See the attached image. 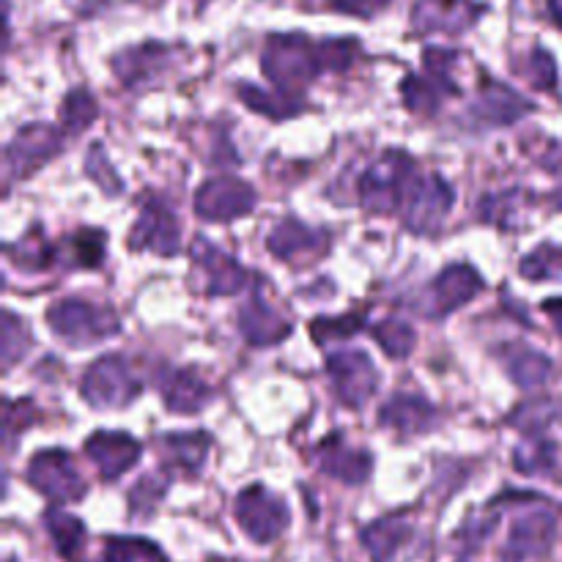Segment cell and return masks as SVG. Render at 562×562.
Instances as JSON below:
<instances>
[{
	"label": "cell",
	"instance_id": "8992f818",
	"mask_svg": "<svg viewBox=\"0 0 562 562\" xmlns=\"http://www.w3.org/2000/svg\"><path fill=\"white\" fill-rule=\"evenodd\" d=\"M27 483L53 503H80L88 488L66 450H42L33 456L27 464Z\"/></svg>",
	"mask_w": 562,
	"mask_h": 562
},
{
	"label": "cell",
	"instance_id": "7a4b0ae2",
	"mask_svg": "<svg viewBox=\"0 0 562 562\" xmlns=\"http://www.w3.org/2000/svg\"><path fill=\"white\" fill-rule=\"evenodd\" d=\"M417 176V165L409 154L387 151L360 176V203L373 214H387L401 209L406 190Z\"/></svg>",
	"mask_w": 562,
	"mask_h": 562
},
{
	"label": "cell",
	"instance_id": "ac0fdd59",
	"mask_svg": "<svg viewBox=\"0 0 562 562\" xmlns=\"http://www.w3.org/2000/svg\"><path fill=\"white\" fill-rule=\"evenodd\" d=\"M316 464L327 472L329 477L340 483H349V486H360L368 481L373 470V459L366 450H355L351 445H346L340 437H327L316 448Z\"/></svg>",
	"mask_w": 562,
	"mask_h": 562
},
{
	"label": "cell",
	"instance_id": "277c9868",
	"mask_svg": "<svg viewBox=\"0 0 562 562\" xmlns=\"http://www.w3.org/2000/svg\"><path fill=\"white\" fill-rule=\"evenodd\" d=\"M82 398L93 409H124L140 395V382L124 357H102L82 376Z\"/></svg>",
	"mask_w": 562,
	"mask_h": 562
},
{
	"label": "cell",
	"instance_id": "603a6c76",
	"mask_svg": "<svg viewBox=\"0 0 562 562\" xmlns=\"http://www.w3.org/2000/svg\"><path fill=\"white\" fill-rule=\"evenodd\" d=\"M379 423L398 434H426L437 426V409L420 395H395L382 406Z\"/></svg>",
	"mask_w": 562,
	"mask_h": 562
},
{
	"label": "cell",
	"instance_id": "9c48e42d",
	"mask_svg": "<svg viewBox=\"0 0 562 562\" xmlns=\"http://www.w3.org/2000/svg\"><path fill=\"white\" fill-rule=\"evenodd\" d=\"M236 521L247 538L256 543H269L289 527V508L269 488L250 486L236 497Z\"/></svg>",
	"mask_w": 562,
	"mask_h": 562
},
{
	"label": "cell",
	"instance_id": "1f68e13d",
	"mask_svg": "<svg viewBox=\"0 0 562 562\" xmlns=\"http://www.w3.org/2000/svg\"><path fill=\"white\" fill-rule=\"evenodd\" d=\"M373 338L376 344L382 346V351L393 360H404V357L412 355L417 344V335L415 329L409 327L406 322H398V318H384L373 327Z\"/></svg>",
	"mask_w": 562,
	"mask_h": 562
},
{
	"label": "cell",
	"instance_id": "3957f363",
	"mask_svg": "<svg viewBox=\"0 0 562 562\" xmlns=\"http://www.w3.org/2000/svg\"><path fill=\"white\" fill-rule=\"evenodd\" d=\"M47 322L49 329L75 349L99 344L119 333V318L110 307H99L82 300H64L53 305L47 311Z\"/></svg>",
	"mask_w": 562,
	"mask_h": 562
},
{
	"label": "cell",
	"instance_id": "5bb4252c",
	"mask_svg": "<svg viewBox=\"0 0 562 562\" xmlns=\"http://www.w3.org/2000/svg\"><path fill=\"white\" fill-rule=\"evenodd\" d=\"M267 247L278 261L313 263L329 250V236L324 231L307 228L300 220H283L272 228Z\"/></svg>",
	"mask_w": 562,
	"mask_h": 562
},
{
	"label": "cell",
	"instance_id": "d590c367",
	"mask_svg": "<svg viewBox=\"0 0 562 562\" xmlns=\"http://www.w3.org/2000/svg\"><path fill=\"white\" fill-rule=\"evenodd\" d=\"M27 349H31V333H27L25 322L16 318L11 311H5L3 324H0V351H3L5 371H9L16 360H22Z\"/></svg>",
	"mask_w": 562,
	"mask_h": 562
},
{
	"label": "cell",
	"instance_id": "9a60e30c",
	"mask_svg": "<svg viewBox=\"0 0 562 562\" xmlns=\"http://www.w3.org/2000/svg\"><path fill=\"white\" fill-rule=\"evenodd\" d=\"M192 261L203 272L209 296H234L247 285V269L203 236H198L192 245Z\"/></svg>",
	"mask_w": 562,
	"mask_h": 562
},
{
	"label": "cell",
	"instance_id": "7bdbcfd3",
	"mask_svg": "<svg viewBox=\"0 0 562 562\" xmlns=\"http://www.w3.org/2000/svg\"><path fill=\"white\" fill-rule=\"evenodd\" d=\"M335 11H344V14H355L368 20V16L379 14V11L387 9L390 0H327Z\"/></svg>",
	"mask_w": 562,
	"mask_h": 562
},
{
	"label": "cell",
	"instance_id": "74e56055",
	"mask_svg": "<svg viewBox=\"0 0 562 562\" xmlns=\"http://www.w3.org/2000/svg\"><path fill=\"white\" fill-rule=\"evenodd\" d=\"M86 173L88 179L93 181L97 187H102L104 195H121V190H124V181L119 179V173L113 170V165H110V159L104 157L102 146L99 143H93L91 151H88L86 157Z\"/></svg>",
	"mask_w": 562,
	"mask_h": 562
},
{
	"label": "cell",
	"instance_id": "ab89813d",
	"mask_svg": "<svg viewBox=\"0 0 562 562\" xmlns=\"http://www.w3.org/2000/svg\"><path fill=\"white\" fill-rule=\"evenodd\" d=\"M165 488H168V483L159 481L157 475H146L140 483H137L135 488H132V494H130L132 510H135L137 516H143V514H148V510H154V505H157L159 499H162Z\"/></svg>",
	"mask_w": 562,
	"mask_h": 562
},
{
	"label": "cell",
	"instance_id": "7c38bea8",
	"mask_svg": "<svg viewBox=\"0 0 562 562\" xmlns=\"http://www.w3.org/2000/svg\"><path fill=\"white\" fill-rule=\"evenodd\" d=\"M256 209V190L234 176L209 179L195 192V212L209 223H231Z\"/></svg>",
	"mask_w": 562,
	"mask_h": 562
},
{
	"label": "cell",
	"instance_id": "4dcf8cb0",
	"mask_svg": "<svg viewBox=\"0 0 562 562\" xmlns=\"http://www.w3.org/2000/svg\"><path fill=\"white\" fill-rule=\"evenodd\" d=\"M508 373L519 387L532 390L547 382L549 373H552V362H549V357L538 355V351L519 349L508 357Z\"/></svg>",
	"mask_w": 562,
	"mask_h": 562
},
{
	"label": "cell",
	"instance_id": "4316f807",
	"mask_svg": "<svg viewBox=\"0 0 562 562\" xmlns=\"http://www.w3.org/2000/svg\"><path fill=\"white\" fill-rule=\"evenodd\" d=\"M239 97L245 99V104L252 110V113H261L272 121L294 119V115L302 110L300 97L278 91V88H274V91H263V88H256L250 86V82H245V86L239 88Z\"/></svg>",
	"mask_w": 562,
	"mask_h": 562
},
{
	"label": "cell",
	"instance_id": "60d3db41",
	"mask_svg": "<svg viewBox=\"0 0 562 562\" xmlns=\"http://www.w3.org/2000/svg\"><path fill=\"white\" fill-rule=\"evenodd\" d=\"M525 75L530 77L532 86L547 91V88H554V82H558V66H554V58L547 49H532Z\"/></svg>",
	"mask_w": 562,
	"mask_h": 562
},
{
	"label": "cell",
	"instance_id": "b9f144b4",
	"mask_svg": "<svg viewBox=\"0 0 562 562\" xmlns=\"http://www.w3.org/2000/svg\"><path fill=\"white\" fill-rule=\"evenodd\" d=\"M33 420H36V409H33L31 401H9V404H5L3 431L9 439L25 431L27 426H33Z\"/></svg>",
	"mask_w": 562,
	"mask_h": 562
},
{
	"label": "cell",
	"instance_id": "d4e9b609",
	"mask_svg": "<svg viewBox=\"0 0 562 562\" xmlns=\"http://www.w3.org/2000/svg\"><path fill=\"white\" fill-rule=\"evenodd\" d=\"M453 93H459V86L453 80L431 75V71H428V77L409 75L401 82V99L415 115H434L439 104L445 102V97H453Z\"/></svg>",
	"mask_w": 562,
	"mask_h": 562
},
{
	"label": "cell",
	"instance_id": "30bf717a",
	"mask_svg": "<svg viewBox=\"0 0 562 562\" xmlns=\"http://www.w3.org/2000/svg\"><path fill=\"white\" fill-rule=\"evenodd\" d=\"M60 148H64V130L49 124H27L5 146V170L14 179H25L58 157Z\"/></svg>",
	"mask_w": 562,
	"mask_h": 562
},
{
	"label": "cell",
	"instance_id": "bcb514c9",
	"mask_svg": "<svg viewBox=\"0 0 562 562\" xmlns=\"http://www.w3.org/2000/svg\"><path fill=\"white\" fill-rule=\"evenodd\" d=\"M549 14H552L554 25L562 27V0H549Z\"/></svg>",
	"mask_w": 562,
	"mask_h": 562
},
{
	"label": "cell",
	"instance_id": "7402d4cb",
	"mask_svg": "<svg viewBox=\"0 0 562 562\" xmlns=\"http://www.w3.org/2000/svg\"><path fill=\"white\" fill-rule=\"evenodd\" d=\"M159 456H162V464L170 472H179V475H198L206 464V453L212 439L203 431L192 434H168V437L159 439Z\"/></svg>",
	"mask_w": 562,
	"mask_h": 562
},
{
	"label": "cell",
	"instance_id": "52a82bcc",
	"mask_svg": "<svg viewBox=\"0 0 562 562\" xmlns=\"http://www.w3.org/2000/svg\"><path fill=\"white\" fill-rule=\"evenodd\" d=\"M483 289L481 274L467 263H450L448 269L439 272V278L431 280L426 294L417 302V311L426 318H445L470 300H475Z\"/></svg>",
	"mask_w": 562,
	"mask_h": 562
},
{
	"label": "cell",
	"instance_id": "ffe728a7",
	"mask_svg": "<svg viewBox=\"0 0 562 562\" xmlns=\"http://www.w3.org/2000/svg\"><path fill=\"white\" fill-rule=\"evenodd\" d=\"M170 49L165 44H137V47L124 49L113 58V71L124 86L137 88L143 82H151L168 69Z\"/></svg>",
	"mask_w": 562,
	"mask_h": 562
},
{
	"label": "cell",
	"instance_id": "f1b7e54d",
	"mask_svg": "<svg viewBox=\"0 0 562 562\" xmlns=\"http://www.w3.org/2000/svg\"><path fill=\"white\" fill-rule=\"evenodd\" d=\"M44 521H47V532L60 558H75L86 543V525L77 516L64 514V510H49Z\"/></svg>",
	"mask_w": 562,
	"mask_h": 562
},
{
	"label": "cell",
	"instance_id": "484cf974",
	"mask_svg": "<svg viewBox=\"0 0 562 562\" xmlns=\"http://www.w3.org/2000/svg\"><path fill=\"white\" fill-rule=\"evenodd\" d=\"M412 538V525L398 516H390V519H379L373 525H368L362 530L360 541L368 549L373 562H393L395 554L409 543Z\"/></svg>",
	"mask_w": 562,
	"mask_h": 562
},
{
	"label": "cell",
	"instance_id": "4fadbf2b",
	"mask_svg": "<svg viewBox=\"0 0 562 562\" xmlns=\"http://www.w3.org/2000/svg\"><path fill=\"white\" fill-rule=\"evenodd\" d=\"M179 217L173 214V209L165 201H159V198H148L130 234V247L132 250H148L162 258H170L179 250Z\"/></svg>",
	"mask_w": 562,
	"mask_h": 562
},
{
	"label": "cell",
	"instance_id": "e0dca14e",
	"mask_svg": "<svg viewBox=\"0 0 562 562\" xmlns=\"http://www.w3.org/2000/svg\"><path fill=\"white\" fill-rule=\"evenodd\" d=\"M481 11L472 0H420L412 11V22L420 33H461L475 25Z\"/></svg>",
	"mask_w": 562,
	"mask_h": 562
},
{
	"label": "cell",
	"instance_id": "cb8c5ba5",
	"mask_svg": "<svg viewBox=\"0 0 562 562\" xmlns=\"http://www.w3.org/2000/svg\"><path fill=\"white\" fill-rule=\"evenodd\" d=\"M159 390H162L168 409L179 412V415H195V412H201L212 401L209 384L195 371H187V368L184 371L165 373Z\"/></svg>",
	"mask_w": 562,
	"mask_h": 562
},
{
	"label": "cell",
	"instance_id": "f35d334b",
	"mask_svg": "<svg viewBox=\"0 0 562 562\" xmlns=\"http://www.w3.org/2000/svg\"><path fill=\"white\" fill-rule=\"evenodd\" d=\"M71 263L77 267H99L104 258V236L102 231H80L69 239Z\"/></svg>",
	"mask_w": 562,
	"mask_h": 562
},
{
	"label": "cell",
	"instance_id": "5b68a950",
	"mask_svg": "<svg viewBox=\"0 0 562 562\" xmlns=\"http://www.w3.org/2000/svg\"><path fill=\"white\" fill-rule=\"evenodd\" d=\"M456 195L453 187L437 173H417L412 187L406 190L401 212H404L406 228L415 234H437L442 220L448 217L450 206H453Z\"/></svg>",
	"mask_w": 562,
	"mask_h": 562
},
{
	"label": "cell",
	"instance_id": "f546056e",
	"mask_svg": "<svg viewBox=\"0 0 562 562\" xmlns=\"http://www.w3.org/2000/svg\"><path fill=\"white\" fill-rule=\"evenodd\" d=\"M53 258L55 250L38 231L22 236L16 245L9 247V261L16 269H22V272H42V269H47L53 263Z\"/></svg>",
	"mask_w": 562,
	"mask_h": 562
},
{
	"label": "cell",
	"instance_id": "ba28073f",
	"mask_svg": "<svg viewBox=\"0 0 562 562\" xmlns=\"http://www.w3.org/2000/svg\"><path fill=\"white\" fill-rule=\"evenodd\" d=\"M554 530H558V516L549 505H543V499H538L536 508L525 510L514 521L499 562H532L543 558L552 549Z\"/></svg>",
	"mask_w": 562,
	"mask_h": 562
},
{
	"label": "cell",
	"instance_id": "8fae6325",
	"mask_svg": "<svg viewBox=\"0 0 562 562\" xmlns=\"http://www.w3.org/2000/svg\"><path fill=\"white\" fill-rule=\"evenodd\" d=\"M327 373L338 398L355 409H360L379 387V371L366 351H335L327 360Z\"/></svg>",
	"mask_w": 562,
	"mask_h": 562
},
{
	"label": "cell",
	"instance_id": "ee69618b",
	"mask_svg": "<svg viewBox=\"0 0 562 562\" xmlns=\"http://www.w3.org/2000/svg\"><path fill=\"white\" fill-rule=\"evenodd\" d=\"M541 307H543V313L552 318L554 329H558V333L562 335V296H560V300H547Z\"/></svg>",
	"mask_w": 562,
	"mask_h": 562
},
{
	"label": "cell",
	"instance_id": "836d02e7",
	"mask_svg": "<svg viewBox=\"0 0 562 562\" xmlns=\"http://www.w3.org/2000/svg\"><path fill=\"white\" fill-rule=\"evenodd\" d=\"M366 324V316L362 313H346V316L335 318H316L311 324V335L318 346L327 344H346L349 338H355L357 333Z\"/></svg>",
	"mask_w": 562,
	"mask_h": 562
},
{
	"label": "cell",
	"instance_id": "8d00e7d4",
	"mask_svg": "<svg viewBox=\"0 0 562 562\" xmlns=\"http://www.w3.org/2000/svg\"><path fill=\"white\" fill-rule=\"evenodd\" d=\"M521 274L536 280V283H541V280L547 278H558V274H562V247H538L536 252H530V256L521 261Z\"/></svg>",
	"mask_w": 562,
	"mask_h": 562
},
{
	"label": "cell",
	"instance_id": "83f0119b",
	"mask_svg": "<svg viewBox=\"0 0 562 562\" xmlns=\"http://www.w3.org/2000/svg\"><path fill=\"white\" fill-rule=\"evenodd\" d=\"M97 115L99 104L93 93L86 88H75L60 104V130H64V135H80L97 121Z\"/></svg>",
	"mask_w": 562,
	"mask_h": 562
},
{
	"label": "cell",
	"instance_id": "f6af8a7d",
	"mask_svg": "<svg viewBox=\"0 0 562 562\" xmlns=\"http://www.w3.org/2000/svg\"><path fill=\"white\" fill-rule=\"evenodd\" d=\"M66 3L75 11H80V14H91V11H97L102 5V0H66Z\"/></svg>",
	"mask_w": 562,
	"mask_h": 562
},
{
	"label": "cell",
	"instance_id": "d6986e66",
	"mask_svg": "<svg viewBox=\"0 0 562 562\" xmlns=\"http://www.w3.org/2000/svg\"><path fill=\"white\" fill-rule=\"evenodd\" d=\"M532 110V104L525 97L514 91V88L503 86L497 80H486L477 88V99L472 104V113L488 126H508L525 119Z\"/></svg>",
	"mask_w": 562,
	"mask_h": 562
},
{
	"label": "cell",
	"instance_id": "6da1fadb",
	"mask_svg": "<svg viewBox=\"0 0 562 562\" xmlns=\"http://www.w3.org/2000/svg\"><path fill=\"white\" fill-rule=\"evenodd\" d=\"M261 69L278 91L300 97L307 82L327 71V60H324L322 42L316 44L300 33H289V36L269 38L261 55Z\"/></svg>",
	"mask_w": 562,
	"mask_h": 562
},
{
	"label": "cell",
	"instance_id": "2e32d148",
	"mask_svg": "<svg viewBox=\"0 0 562 562\" xmlns=\"http://www.w3.org/2000/svg\"><path fill=\"white\" fill-rule=\"evenodd\" d=\"M86 456L97 464L104 481H119L140 461V442L124 431H97L86 442Z\"/></svg>",
	"mask_w": 562,
	"mask_h": 562
},
{
	"label": "cell",
	"instance_id": "44dd1931",
	"mask_svg": "<svg viewBox=\"0 0 562 562\" xmlns=\"http://www.w3.org/2000/svg\"><path fill=\"white\" fill-rule=\"evenodd\" d=\"M239 333L252 346H278L291 335V324L261 296H252L239 313Z\"/></svg>",
	"mask_w": 562,
	"mask_h": 562
},
{
	"label": "cell",
	"instance_id": "e575fe53",
	"mask_svg": "<svg viewBox=\"0 0 562 562\" xmlns=\"http://www.w3.org/2000/svg\"><path fill=\"white\" fill-rule=\"evenodd\" d=\"M530 437L532 439H527L516 450V470L525 472V475H547V472L554 470V445L541 439L538 434H530Z\"/></svg>",
	"mask_w": 562,
	"mask_h": 562
},
{
	"label": "cell",
	"instance_id": "d6a6232c",
	"mask_svg": "<svg viewBox=\"0 0 562 562\" xmlns=\"http://www.w3.org/2000/svg\"><path fill=\"white\" fill-rule=\"evenodd\" d=\"M104 562H168L162 549L146 538H110Z\"/></svg>",
	"mask_w": 562,
	"mask_h": 562
}]
</instances>
